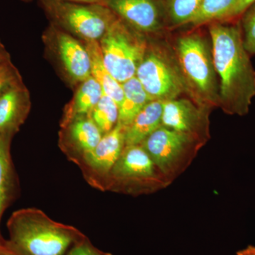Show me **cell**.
I'll use <instances>...</instances> for the list:
<instances>
[{
	"mask_svg": "<svg viewBox=\"0 0 255 255\" xmlns=\"http://www.w3.org/2000/svg\"><path fill=\"white\" fill-rule=\"evenodd\" d=\"M102 136L91 115L85 116L60 127L58 145L67 158L79 166L98 145Z\"/></svg>",
	"mask_w": 255,
	"mask_h": 255,
	"instance_id": "7c38bea8",
	"label": "cell"
},
{
	"mask_svg": "<svg viewBox=\"0 0 255 255\" xmlns=\"http://www.w3.org/2000/svg\"><path fill=\"white\" fill-rule=\"evenodd\" d=\"M211 110L196 105L189 97H179L164 102L162 126L190 134L206 144L211 138Z\"/></svg>",
	"mask_w": 255,
	"mask_h": 255,
	"instance_id": "8fae6325",
	"label": "cell"
},
{
	"mask_svg": "<svg viewBox=\"0 0 255 255\" xmlns=\"http://www.w3.org/2000/svg\"><path fill=\"white\" fill-rule=\"evenodd\" d=\"M11 139L12 137L0 134V223L16 193V176L10 152Z\"/></svg>",
	"mask_w": 255,
	"mask_h": 255,
	"instance_id": "ac0fdd59",
	"label": "cell"
},
{
	"mask_svg": "<svg viewBox=\"0 0 255 255\" xmlns=\"http://www.w3.org/2000/svg\"><path fill=\"white\" fill-rule=\"evenodd\" d=\"M65 255H112L111 253L100 251L93 246L86 237L74 246Z\"/></svg>",
	"mask_w": 255,
	"mask_h": 255,
	"instance_id": "d4e9b609",
	"label": "cell"
},
{
	"mask_svg": "<svg viewBox=\"0 0 255 255\" xmlns=\"http://www.w3.org/2000/svg\"><path fill=\"white\" fill-rule=\"evenodd\" d=\"M118 104L104 94L91 113L92 119L104 135L110 132L118 123Z\"/></svg>",
	"mask_w": 255,
	"mask_h": 255,
	"instance_id": "7402d4cb",
	"label": "cell"
},
{
	"mask_svg": "<svg viewBox=\"0 0 255 255\" xmlns=\"http://www.w3.org/2000/svg\"><path fill=\"white\" fill-rule=\"evenodd\" d=\"M107 6L146 36L157 33L164 27V11L158 0H108Z\"/></svg>",
	"mask_w": 255,
	"mask_h": 255,
	"instance_id": "4fadbf2b",
	"label": "cell"
},
{
	"mask_svg": "<svg viewBox=\"0 0 255 255\" xmlns=\"http://www.w3.org/2000/svg\"><path fill=\"white\" fill-rule=\"evenodd\" d=\"M50 23L82 41H98L118 16L105 5L39 0Z\"/></svg>",
	"mask_w": 255,
	"mask_h": 255,
	"instance_id": "8992f818",
	"label": "cell"
},
{
	"mask_svg": "<svg viewBox=\"0 0 255 255\" xmlns=\"http://www.w3.org/2000/svg\"><path fill=\"white\" fill-rule=\"evenodd\" d=\"M22 83V78L11 60L0 65V97L10 89Z\"/></svg>",
	"mask_w": 255,
	"mask_h": 255,
	"instance_id": "cb8c5ba5",
	"label": "cell"
},
{
	"mask_svg": "<svg viewBox=\"0 0 255 255\" xmlns=\"http://www.w3.org/2000/svg\"><path fill=\"white\" fill-rule=\"evenodd\" d=\"M203 0H167L166 16L174 27L189 24L200 8Z\"/></svg>",
	"mask_w": 255,
	"mask_h": 255,
	"instance_id": "44dd1931",
	"label": "cell"
},
{
	"mask_svg": "<svg viewBox=\"0 0 255 255\" xmlns=\"http://www.w3.org/2000/svg\"><path fill=\"white\" fill-rule=\"evenodd\" d=\"M124 98L119 106L118 125L127 128L151 100L136 77L122 84Z\"/></svg>",
	"mask_w": 255,
	"mask_h": 255,
	"instance_id": "d6986e66",
	"label": "cell"
},
{
	"mask_svg": "<svg viewBox=\"0 0 255 255\" xmlns=\"http://www.w3.org/2000/svg\"><path fill=\"white\" fill-rule=\"evenodd\" d=\"M43 41L70 84L78 85L91 77V61L83 41L51 23Z\"/></svg>",
	"mask_w": 255,
	"mask_h": 255,
	"instance_id": "9c48e42d",
	"label": "cell"
},
{
	"mask_svg": "<svg viewBox=\"0 0 255 255\" xmlns=\"http://www.w3.org/2000/svg\"><path fill=\"white\" fill-rule=\"evenodd\" d=\"M237 255H255V247L249 246L246 249L238 251Z\"/></svg>",
	"mask_w": 255,
	"mask_h": 255,
	"instance_id": "f546056e",
	"label": "cell"
},
{
	"mask_svg": "<svg viewBox=\"0 0 255 255\" xmlns=\"http://www.w3.org/2000/svg\"><path fill=\"white\" fill-rule=\"evenodd\" d=\"M135 77L152 100L162 102L187 95V89L172 47L148 40Z\"/></svg>",
	"mask_w": 255,
	"mask_h": 255,
	"instance_id": "5b68a950",
	"label": "cell"
},
{
	"mask_svg": "<svg viewBox=\"0 0 255 255\" xmlns=\"http://www.w3.org/2000/svg\"><path fill=\"white\" fill-rule=\"evenodd\" d=\"M86 46L91 61V76L100 84L104 94L110 96L119 107L124 98L122 84L111 75L104 61L98 41H82Z\"/></svg>",
	"mask_w": 255,
	"mask_h": 255,
	"instance_id": "e0dca14e",
	"label": "cell"
},
{
	"mask_svg": "<svg viewBox=\"0 0 255 255\" xmlns=\"http://www.w3.org/2000/svg\"><path fill=\"white\" fill-rule=\"evenodd\" d=\"M60 1H70V2L84 3V4H101L107 6V1H108V0H60Z\"/></svg>",
	"mask_w": 255,
	"mask_h": 255,
	"instance_id": "83f0119b",
	"label": "cell"
},
{
	"mask_svg": "<svg viewBox=\"0 0 255 255\" xmlns=\"http://www.w3.org/2000/svg\"><path fill=\"white\" fill-rule=\"evenodd\" d=\"M99 42L106 67L117 81L123 84L135 76L148 45L147 36L118 16Z\"/></svg>",
	"mask_w": 255,
	"mask_h": 255,
	"instance_id": "52a82bcc",
	"label": "cell"
},
{
	"mask_svg": "<svg viewBox=\"0 0 255 255\" xmlns=\"http://www.w3.org/2000/svg\"><path fill=\"white\" fill-rule=\"evenodd\" d=\"M163 104L152 100L132 121L126 129V145H138L162 126Z\"/></svg>",
	"mask_w": 255,
	"mask_h": 255,
	"instance_id": "2e32d148",
	"label": "cell"
},
{
	"mask_svg": "<svg viewBox=\"0 0 255 255\" xmlns=\"http://www.w3.org/2000/svg\"><path fill=\"white\" fill-rule=\"evenodd\" d=\"M170 184L138 144L125 146L109 175L105 191L138 196L154 194Z\"/></svg>",
	"mask_w": 255,
	"mask_h": 255,
	"instance_id": "277c9868",
	"label": "cell"
},
{
	"mask_svg": "<svg viewBox=\"0 0 255 255\" xmlns=\"http://www.w3.org/2000/svg\"><path fill=\"white\" fill-rule=\"evenodd\" d=\"M9 60H11L9 53H8L4 45L0 41V65L5 63V62L9 61Z\"/></svg>",
	"mask_w": 255,
	"mask_h": 255,
	"instance_id": "f1b7e54d",
	"label": "cell"
},
{
	"mask_svg": "<svg viewBox=\"0 0 255 255\" xmlns=\"http://www.w3.org/2000/svg\"><path fill=\"white\" fill-rule=\"evenodd\" d=\"M7 229L9 241L23 255H65L87 237L78 228L56 222L36 208L14 211Z\"/></svg>",
	"mask_w": 255,
	"mask_h": 255,
	"instance_id": "7a4b0ae2",
	"label": "cell"
},
{
	"mask_svg": "<svg viewBox=\"0 0 255 255\" xmlns=\"http://www.w3.org/2000/svg\"><path fill=\"white\" fill-rule=\"evenodd\" d=\"M255 2V0H238L234 7L230 11L223 22H234L238 21L242 14Z\"/></svg>",
	"mask_w": 255,
	"mask_h": 255,
	"instance_id": "484cf974",
	"label": "cell"
},
{
	"mask_svg": "<svg viewBox=\"0 0 255 255\" xmlns=\"http://www.w3.org/2000/svg\"><path fill=\"white\" fill-rule=\"evenodd\" d=\"M125 128L117 124L110 132L102 136L98 145L78 166L91 187L105 191L111 171L125 147Z\"/></svg>",
	"mask_w": 255,
	"mask_h": 255,
	"instance_id": "30bf717a",
	"label": "cell"
},
{
	"mask_svg": "<svg viewBox=\"0 0 255 255\" xmlns=\"http://www.w3.org/2000/svg\"><path fill=\"white\" fill-rule=\"evenodd\" d=\"M31 106L29 92L23 83L0 97V134L13 137L27 119Z\"/></svg>",
	"mask_w": 255,
	"mask_h": 255,
	"instance_id": "5bb4252c",
	"label": "cell"
},
{
	"mask_svg": "<svg viewBox=\"0 0 255 255\" xmlns=\"http://www.w3.org/2000/svg\"><path fill=\"white\" fill-rule=\"evenodd\" d=\"M140 145L172 184L187 170L206 144L190 134L161 126Z\"/></svg>",
	"mask_w": 255,
	"mask_h": 255,
	"instance_id": "ba28073f",
	"label": "cell"
},
{
	"mask_svg": "<svg viewBox=\"0 0 255 255\" xmlns=\"http://www.w3.org/2000/svg\"><path fill=\"white\" fill-rule=\"evenodd\" d=\"M187 89V96L205 108L219 107L220 85L211 38L199 30L183 33L172 46Z\"/></svg>",
	"mask_w": 255,
	"mask_h": 255,
	"instance_id": "3957f363",
	"label": "cell"
},
{
	"mask_svg": "<svg viewBox=\"0 0 255 255\" xmlns=\"http://www.w3.org/2000/svg\"><path fill=\"white\" fill-rule=\"evenodd\" d=\"M103 95L102 87L92 76L82 82L78 85L73 99L65 106L60 127H64L74 119L91 115Z\"/></svg>",
	"mask_w": 255,
	"mask_h": 255,
	"instance_id": "9a60e30c",
	"label": "cell"
},
{
	"mask_svg": "<svg viewBox=\"0 0 255 255\" xmlns=\"http://www.w3.org/2000/svg\"><path fill=\"white\" fill-rule=\"evenodd\" d=\"M209 31L219 80V108L229 115L246 116L255 97V70L243 43L241 21H215Z\"/></svg>",
	"mask_w": 255,
	"mask_h": 255,
	"instance_id": "6da1fadb",
	"label": "cell"
},
{
	"mask_svg": "<svg viewBox=\"0 0 255 255\" xmlns=\"http://www.w3.org/2000/svg\"><path fill=\"white\" fill-rule=\"evenodd\" d=\"M0 255H23L12 246L11 243L2 237L0 238Z\"/></svg>",
	"mask_w": 255,
	"mask_h": 255,
	"instance_id": "4316f807",
	"label": "cell"
},
{
	"mask_svg": "<svg viewBox=\"0 0 255 255\" xmlns=\"http://www.w3.org/2000/svg\"><path fill=\"white\" fill-rule=\"evenodd\" d=\"M238 0H203L197 14L189 24L199 27L206 23L223 21Z\"/></svg>",
	"mask_w": 255,
	"mask_h": 255,
	"instance_id": "ffe728a7",
	"label": "cell"
},
{
	"mask_svg": "<svg viewBox=\"0 0 255 255\" xmlns=\"http://www.w3.org/2000/svg\"><path fill=\"white\" fill-rule=\"evenodd\" d=\"M243 43L249 55H255V2L246 9L240 18Z\"/></svg>",
	"mask_w": 255,
	"mask_h": 255,
	"instance_id": "603a6c76",
	"label": "cell"
}]
</instances>
